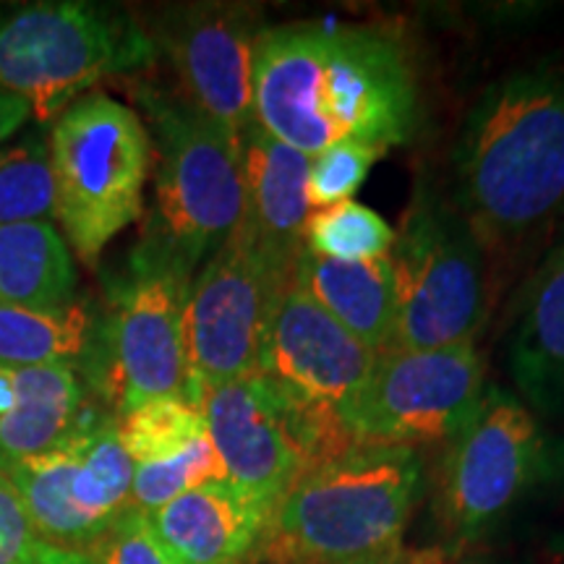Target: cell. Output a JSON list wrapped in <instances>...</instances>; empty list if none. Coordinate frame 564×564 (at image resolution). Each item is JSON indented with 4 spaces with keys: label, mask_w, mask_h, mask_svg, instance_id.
<instances>
[{
    "label": "cell",
    "mask_w": 564,
    "mask_h": 564,
    "mask_svg": "<svg viewBox=\"0 0 564 564\" xmlns=\"http://www.w3.org/2000/svg\"><path fill=\"white\" fill-rule=\"evenodd\" d=\"M253 123L314 158L335 141L387 152L419 123L411 61L382 30L352 24L264 26L253 51Z\"/></svg>",
    "instance_id": "obj_1"
},
{
    "label": "cell",
    "mask_w": 564,
    "mask_h": 564,
    "mask_svg": "<svg viewBox=\"0 0 564 564\" xmlns=\"http://www.w3.org/2000/svg\"><path fill=\"white\" fill-rule=\"evenodd\" d=\"M457 209L481 243L544 230L564 212V68H520L465 116L455 154Z\"/></svg>",
    "instance_id": "obj_2"
},
{
    "label": "cell",
    "mask_w": 564,
    "mask_h": 564,
    "mask_svg": "<svg viewBox=\"0 0 564 564\" xmlns=\"http://www.w3.org/2000/svg\"><path fill=\"white\" fill-rule=\"evenodd\" d=\"M423 489L411 447L352 444L306 470L282 497L264 552L280 564H361L400 552Z\"/></svg>",
    "instance_id": "obj_3"
},
{
    "label": "cell",
    "mask_w": 564,
    "mask_h": 564,
    "mask_svg": "<svg viewBox=\"0 0 564 564\" xmlns=\"http://www.w3.org/2000/svg\"><path fill=\"white\" fill-rule=\"evenodd\" d=\"M133 95L147 116L154 178L150 220L133 251L196 274L241 225V137L150 84Z\"/></svg>",
    "instance_id": "obj_4"
},
{
    "label": "cell",
    "mask_w": 564,
    "mask_h": 564,
    "mask_svg": "<svg viewBox=\"0 0 564 564\" xmlns=\"http://www.w3.org/2000/svg\"><path fill=\"white\" fill-rule=\"evenodd\" d=\"M51 167L63 241L95 264L144 212L152 139L144 118L105 91H89L53 121Z\"/></svg>",
    "instance_id": "obj_5"
},
{
    "label": "cell",
    "mask_w": 564,
    "mask_h": 564,
    "mask_svg": "<svg viewBox=\"0 0 564 564\" xmlns=\"http://www.w3.org/2000/svg\"><path fill=\"white\" fill-rule=\"evenodd\" d=\"M158 47L131 13L84 0L19 6L0 13V91L51 123L108 76L152 66Z\"/></svg>",
    "instance_id": "obj_6"
},
{
    "label": "cell",
    "mask_w": 564,
    "mask_h": 564,
    "mask_svg": "<svg viewBox=\"0 0 564 564\" xmlns=\"http://www.w3.org/2000/svg\"><path fill=\"white\" fill-rule=\"evenodd\" d=\"M394 329L387 350L476 345L486 322V246L455 202L423 188L390 251Z\"/></svg>",
    "instance_id": "obj_7"
},
{
    "label": "cell",
    "mask_w": 564,
    "mask_h": 564,
    "mask_svg": "<svg viewBox=\"0 0 564 564\" xmlns=\"http://www.w3.org/2000/svg\"><path fill=\"white\" fill-rule=\"evenodd\" d=\"M564 444L518 394L486 384L468 426L447 442L436 514L455 544H470L554 474Z\"/></svg>",
    "instance_id": "obj_8"
},
{
    "label": "cell",
    "mask_w": 564,
    "mask_h": 564,
    "mask_svg": "<svg viewBox=\"0 0 564 564\" xmlns=\"http://www.w3.org/2000/svg\"><path fill=\"white\" fill-rule=\"evenodd\" d=\"M194 274L133 251L105 316H97L89 384L116 419L167 394H186L183 314Z\"/></svg>",
    "instance_id": "obj_9"
},
{
    "label": "cell",
    "mask_w": 564,
    "mask_h": 564,
    "mask_svg": "<svg viewBox=\"0 0 564 564\" xmlns=\"http://www.w3.org/2000/svg\"><path fill=\"white\" fill-rule=\"evenodd\" d=\"M34 539L87 552L131 510L133 460L116 415H87L66 440L30 457H0Z\"/></svg>",
    "instance_id": "obj_10"
},
{
    "label": "cell",
    "mask_w": 564,
    "mask_h": 564,
    "mask_svg": "<svg viewBox=\"0 0 564 564\" xmlns=\"http://www.w3.org/2000/svg\"><path fill=\"white\" fill-rule=\"evenodd\" d=\"M486 392L476 345L379 352L361 390L345 408L352 444L421 447L455 440Z\"/></svg>",
    "instance_id": "obj_11"
},
{
    "label": "cell",
    "mask_w": 564,
    "mask_h": 564,
    "mask_svg": "<svg viewBox=\"0 0 564 564\" xmlns=\"http://www.w3.org/2000/svg\"><path fill=\"white\" fill-rule=\"evenodd\" d=\"M199 408L225 481L270 514L306 470L352 447L345 434L288 405L259 373L209 387Z\"/></svg>",
    "instance_id": "obj_12"
},
{
    "label": "cell",
    "mask_w": 564,
    "mask_h": 564,
    "mask_svg": "<svg viewBox=\"0 0 564 564\" xmlns=\"http://www.w3.org/2000/svg\"><path fill=\"white\" fill-rule=\"evenodd\" d=\"M282 285L238 236L196 270L183 314L192 403L199 405L209 387L259 371L267 322Z\"/></svg>",
    "instance_id": "obj_13"
},
{
    "label": "cell",
    "mask_w": 564,
    "mask_h": 564,
    "mask_svg": "<svg viewBox=\"0 0 564 564\" xmlns=\"http://www.w3.org/2000/svg\"><path fill=\"white\" fill-rule=\"evenodd\" d=\"M373 361L377 352L337 324L299 282L291 278L282 285L267 322L257 373L288 405L348 434L343 413Z\"/></svg>",
    "instance_id": "obj_14"
},
{
    "label": "cell",
    "mask_w": 564,
    "mask_h": 564,
    "mask_svg": "<svg viewBox=\"0 0 564 564\" xmlns=\"http://www.w3.org/2000/svg\"><path fill=\"white\" fill-rule=\"evenodd\" d=\"M262 30L251 6L188 3L162 13L150 37L171 58L183 100L243 137L253 123L251 70Z\"/></svg>",
    "instance_id": "obj_15"
},
{
    "label": "cell",
    "mask_w": 564,
    "mask_h": 564,
    "mask_svg": "<svg viewBox=\"0 0 564 564\" xmlns=\"http://www.w3.org/2000/svg\"><path fill=\"white\" fill-rule=\"evenodd\" d=\"M243 217L236 236L257 253L274 278H293L303 249L308 204V158L274 139L257 123L241 137Z\"/></svg>",
    "instance_id": "obj_16"
},
{
    "label": "cell",
    "mask_w": 564,
    "mask_h": 564,
    "mask_svg": "<svg viewBox=\"0 0 564 564\" xmlns=\"http://www.w3.org/2000/svg\"><path fill=\"white\" fill-rule=\"evenodd\" d=\"M147 518L175 564H251L272 514L230 481H212Z\"/></svg>",
    "instance_id": "obj_17"
},
{
    "label": "cell",
    "mask_w": 564,
    "mask_h": 564,
    "mask_svg": "<svg viewBox=\"0 0 564 564\" xmlns=\"http://www.w3.org/2000/svg\"><path fill=\"white\" fill-rule=\"evenodd\" d=\"M507 371L539 419L564 413V241L535 267L518 299Z\"/></svg>",
    "instance_id": "obj_18"
},
{
    "label": "cell",
    "mask_w": 564,
    "mask_h": 564,
    "mask_svg": "<svg viewBox=\"0 0 564 564\" xmlns=\"http://www.w3.org/2000/svg\"><path fill=\"white\" fill-rule=\"evenodd\" d=\"M84 382L66 366H0V457H30L87 419Z\"/></svg>",
    "instance_id": "obj_19"
},
{
    "label": "cell",
    "mask_w": 564,
    "mask_h": 564,
    "mask_svg": "<svg viewBox=\"0 0 564 564\" xmlns=\"http://www.w3.org/2000/svg\"><path fill=\"white\" fill-rule=\"evenodd\" d=\"M293 280L366 348L377 356L390 348L394 329L390 257L371 262H329L303 251Z\"/></svg>",
    "instance_id": "obj_20"
},
{
    "label": "cell",
    "mask_w": 564,
    "mask_h": 564,
    "mask_svg": "<svg viewBox=\"0 0 564 564\" xmlns=\"http://www.w3.org/2000/svg\"><path fill=\"white\" fill-rule=\"evenodd\" d=\"M76 301V264L55 223L0 228V303L55 308Z\"/></svg>",
    "instance_id": "obj_21"
},
{
    "label": "cell",
    "mask_w": 564,
    "mask_h": 564,
    "mask_svg": "<svg viewBox=\"0 0 564 564\" xmlns=\"http://www.w3.org/2000/svg\"><path fill=\"white\" fill-rule=\"evenodd\" d=\"M97 314L89 303L34 308L0 303V366H87Z\"/></svg>",
    "instance_id": "obj_22"
},
{
    "label": "cell",
    "mask_w": 564,
    "mask_h": 564,
    "mask_svg": "<svg viewBox=\"0 0 564 564\" xmlns=\"http://www.w3.org/2000/svg\"><path fill=\"white\" fill-rule=\"evenodd\" d=\"M55 183L51 147L40 131L11 139L0 150V228L53 223Z\"/></svg>",
    "instance_id": "obj_23"
},
{
    "label": "cell",
    "mask_w": 564,
    "mask_h": 564,
    "mask_svg": "<svg viewBox=\"0 0 564 564\" xmlns=\"http://www.w3.org/2000/svg\"><path fill=\"white\" fill-rule=\"evenodd\" d=\"M392 243V225L379 212L352 199L312 209L303 230L306 253L329 262H371L390 257Z\"/></svg>",
    "instance_id": "obj_24"
},
{
    "label": "cell",
    "mask_w": 564,
    "mask_h": 564,
    "mask_svg": "<svg viewBox=\"0 0 564 564\" xmlns=\"http://www.w3.org/2000/svg\"><path fill=\"white\" fill-rule=\"evenodd\" d=\"M118 421V434L133 465L158 463L178 455L207 434L202 408L186 394H167L133 408Z\"/></svg>",
    "instance_id": "obj_25"
},
{
    "label": "cell",
    "mask_w": 564,
    "mask_h": 564,
    "mask_svg": "<svg viewBox=\"0 0 564 564\" xmlns=\"http://www.w3.org/2000/svg\"><path fill=\"white\" fill-rule=\"evenodd\" d=\"M225 481V468L215 444L204 434L178 455L158 463L133 465L131 507L152 514L186 491L199 489L204 484Z\"/></svg>",
    "instance_id": "obj_26"
},
{
    "label": "cell",
    "mask_w": 564,
    "mask_h": 564,
    "mask_svg": "<svg viewBox=\"0 0 564 564\" xmlns=\"http://www.w3.org/2000/svg\"><path fill=\"white\" fill-rule=\"evenodd\" d=\"M379 158L382 152L358 144V141H335L327 150L308 158V204L312 209L350 202Z\"/></svg>",
    "instance_id": "obj_27"
},
{
    "label": "cell",
    "mask_w": 564,
    "mask_h": 564,
    "mask_svg": "<svg viewBox=\"0 0 564 564\" xmlns=\"http://www.w3.org/2000/svg\"><path fill=\"white\" fill-rule=\"evenodd\" d=\"M84 554L97 564H175L154 535L150 518L133 507Z\"/></svg>",
    "instance_id": "obj_28"
},
{
    "label": "cell",
    "mask_w": 564,
    "mask_h": 564,
    "mask_svg": "<svg viewBox=\"0 0 564 564\" xmlns=\"http://www.w3.org/2000/svg\"><path fill=\"white\" fill-rule=\"evenodd\" d=\"M34 531L17 489L0 470V564H17L34 544Z\"/></svg>",
    "instance_id": "obj_29"
},
{
    "label": "cell",
    "mask_w": 564,
    "mask_h": 564,
    "mask_svg": "<svg viewBox=\"0 0 564 564\" xmlns=\"http://www.w3.org/2000/svg\"><path fill=\"white\" fill-rule=\"evenodd\" d=\"M32 121V108L19 97L0 91V150Z\"/></svg>",
    "instance_id": "obj_30"
},
{
    "label": "cell",
    "mask_w": 564,
    "mask_h": 564,
    "mask_svg": "<svg viewBox=\"0 0 564 564\" xmlns=\"http://www.w3.org/2000/svg\"><path fill=\"white\" fill-rule=\"evenodd\" d=\"M17 564H97V562L84 552H74V549H61V546L42 544V541H34Z\"/></svg>",
    "instance_id": "obj_31"
},
{
    "label": "cell",
    "mask_w": 564,
    "mask_h": 564,
    "mask_svg": "<svg viewBox=\"0 0 564 564\" xmlns=\"http://www.w3.org/2000/svg\"><path fill=\"white\" fill-rule=\"evenodd\" d=\"M361 564H413V562H405L403 556H400V552H398V554H392V556H384V560H371V562H361Z\"/></svg>",
    "instance_id": "obj_32"
},
{
    "label": "cell",
    "mask_w": 564,
    "mask_h": 564,
    "mask_svg": "<svg viewBox=\"0 0 564 564\" xmlns=\"http://www.w3.org/2000/svg\"><path fill=\"white\" fill-rule=\"evenodd\" d=\"M562 564H564V562H562Z\"/></svg>",
    "instance_id": "obj_33"
}]
</instances>
